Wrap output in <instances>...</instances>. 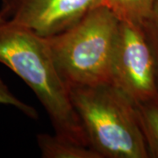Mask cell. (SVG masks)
Here are the masks:
<instances>
[{
	"instance_id": "obj_3",
	"label": "cell",
	"mask_w": 158,
	"mask_h": 158,
	"mask_svg": "<svg viewBox=\"0 0 158 158\" xmlns=\"http://www.w3.org/2000/svg\"><path fill=\"white\" fill-rule=\"evenodd\" d=\"M118 23L113 11L101 5L68 29L45 37L69 90L112 84L111 63Z\"/></svg>"
},
{
	"instance_id": "obj_12",
	"label": "cell",
	"mask_w": 158,
	"mask_h": 158,
	"mask_svg": "<svg viewBox=\"0 0 158 158\" xmlns=\"http://www.w3.org/2000/svg\"><path fill=\"white\" fill-rule=\"evenodd\" d=\"M3 21H5V19H3V17H2V16L0 15V23L3 22Z\"/></svg>"
},
{
	"instance_id": "obj_6",
	"label": "cell",
	"mask_w": 158,
	"mask_h": 158,
	"mask_svg": "<svg viewBox=\"0 0 158 158\" xmlns=\"http://www.w3.org/2000/svg\"><path fill=\"white\" fill-rule=\"evenodd\" d=\"M37 144L43 158H102L94 148L49 134H39Z\"/></svg>"
},
{
	"instance_id": "obj_9",
	"label": "cell",
	"mask_w": 158,
	"mask_h": 158,
	"mask_svg": "<svg viewBox=\"0 0 158 158\" xmlns=\"http://www.w3.org/2000/svg\"><path fill=\"white\" fill-rule=\"evenodd\" d=\"M0 105L11 106L17 108L18 110H19L26 116H27L32 119H38L39 118L37 111L31 106L27 105V103L19 99L11 92L9 87L6 85L1 77H0Z\"/></svg>"
},
{
	"instance_id": "obj_10",
	"label": "cell",
	"mask_w": 158,
	"mask_h": 158,
	"mask_svg": "<svg viewBox=\"0 0 158 158\" xmlns=\"http://www.w3.org/2000/svg\"><path fill=\"white\" fill-rule=\"evenodd\" d=\"M146 37L151 48L156 65V77L158 88V13L154 12L150 17L142 23Z\"/></svg>"
},
{
	"instance_id": "obj_11",
	"label": "cell",
	"mask_w": 158,
	"mask_h": 158,
	"mask_svg": "<svg viewBox=\"0 0 158 158\" xmlns=\"http://www.w3.org/2000/svg\"><path fill=\"white\" fill-rule=\"evenodd\" d=\"M154 12L158 13V0H155V11Z\"/></svg>"
},
{
	"instance_id": "obj_4",
	"label": "cell",
	"mask_w": 158,
	"mask_h": 158,
	"mask_svg": "<svg viewBox=\"0 0 158 158\" xmlns=\"http://www.w3.org/2000/svg\"><path fill=\"white\" fill-rule=\"evenodd\" d=\"M111 81L135 104L158 98L155 60L142 24L119 20Z\"/></svg>"
},
{
	"instance_id": "obj_1",
	"label": "cell",
	"mask_w": 158,
	"mask_h": 158,
	"mask_svg": "<svg viewBox=\"0 0 158 158\" xmlns=\"http://www.w3.org/2000/svg\"><path fill=\"white\" fill-rule=\"evenodd\" d=\"M0 63L33 90L48 113L55 134L90 147L69 87L57 70L45 37L17 23L1 22Z\"/></svg>"
},
{
	"instance_id": "obj_7",
	"label": "cell",
	"mask_w": 158,
	"mask_h": 158,
	"mask_svg": "<svg viewBox=\"0 0 158 158\" xmlns=\"http://www.w3.org/2000/svg\"><path fill=\"white\" fill-rule=\"evenodd\" d=\"M135 108L149 156L158 158V98L137 103Z\"/></svg>"
},
{
	"instance_id": "obj_8",
	"label": "cell",
	"mask_w": 158,
	"mask_h": 158,
	"mask_svg": "<svg viewBox=\"0 0 158 158\" xmlns=\"http://www.w3.org/2000/svg\"><path fill=\"white\" fill-rule=\"evenodd\" d=\"M105 5L119 20L139 24L155 11V0H105Z\"/></svg>"
},
{
	"instance_id": "obj_5",
	"label": "cell",
	"mask_w": 158,
	"mask_h": 158,
	"mask_svg": "<svg viewBox=\"0 0 158 158\" xmlns=\"http://www.w3.org/2000/svg\"><path fill=\"white\" fill-rule=\"evenodd\" d=\"M105 0H2L0 15L42 37L61 33Z\"/></svg>"
},
{
	"instance_id": "obj_2",
	"label": "cell",
	"mask_w": 158,
	"mask_h": 158,
	"mask_svg": "<svg viewBox=\"0 0 158 158\" xmlns=\"http://www.w3.org/2000/svg\"><path fill=\"white\" fill-rule=\"evenodd\" d=\"M90 147L102 158H149L135 104L112 84L69 88Z\"/></svg>"
}]
</instances>
